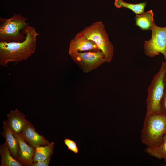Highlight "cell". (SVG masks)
Masks as SVG:
<instances>
[{
    "label": "cell",
    "mask_w": 166,
    "mask_h": 166,
    "mask_svg": "<svg viewBox=\"0 0 166 166\" xmlns=\"http://www.w3.org/2000/svg\"><path fill=\"white\" fill-rule=\"evenodd\" d=\"M25 39L20 42H0V65L6 66L10 62H18L29 58L35 51L37 37L40 34L29 24L23 30Z\"/></svg>",
    "instance_id": "6da1fadb"
},
{
    "label": "cell",
    "mask_w": 166,
    "mask_h": 166,
    "mask_svg": "<svg viewBox=\"0 0 166 166\" xmlns=\"http://www.w3.org/2000/svg\"><path fill=\"white\" fill-rule=\"evenodd\" d=\"M166 130V115L146 114L141 132V141L146 147H157L162 143Z\"/></svg>",
    "instance_id": "7a4b0ae2"
},
{
    "label": "cell",
    "mask_w": 166,
    "mask_h": 166,
    "mask_svg": "<svg viewBox=\"0 0 166 166\" xmlns=\"http://www.w3.org/2000/svg\"><path fill=\"white\" fill-rule=\"evenodd\" d=\"M75 37H83L93 41L104 53L106 62L112 61L114 48L105 30V26L101 21L95 22L85 27L76 34Z\"/></svg>",
    "instance_id": "3957f363"
},
{
    "label": "cell",
    "mask_w": 166,
    "mask_h": 166,
    "mask_svg": "<svg viewBox=\"0 0 166 166\" xmlns=\"http://www.w3.org/2000/svg\"><path fill=\"white\" fill-rule=\"evenodd\" d=\"M166 72V61L162 62L158 72L154 76L147 89L146 101V114L162 113L160 102L165 83L164 78Z\"/></svg>",
    "instance_id": "277c9868"
},
{
    "label": "cell",
    "mask_w": 166,
    "mask_h": 166,
    "mask_svg": "<svg viewBox=\"0 0 166 166\" xmlns=\"http://www.w3.org/2000/svg\"><path fill=\"white\" fill-rule=\"evenodd\" d=\"M27 18L20 14H14L9 18H0V42H20L26 35L23 30L28 25Z\"/></svg>",
    "instance_id": "5b68a950"
},
{
    "label": "cell",
    "mask_w": 166,
    "mask_h": 166,
    "mask_svg": "<svg viewBox=\"0 0 166 166\" xmlns=\"http://www.w3.org/2000/svg\"><path fill=\"white\" fill-rule=\"evenodd\" d=\"M150 30L152 32L151 39L144 42L145 54L153 57L161 53L166 61V27L158 26L154 22Z\"/></svg>",
    "instance_id": "8992f818"
},
{
    "label": "cell",
    "mask_w": 166,
    "mask_h": 166,
    "mask_svg": "<svg viewBox=\"0 0 166 166\" xmlns=\"http://www.w3.org/2000/svg\"><path fill=\"white\" fill-rule=\"evenodd\" d=\"M69 55L85 73L94 70L106 62L105 55L101 50L77 52Z\"/></svg>",
    "instance_id": "52a82bcc"
},
{
    "label": "cell",
    "mask_w": 166,
    "mask_h": 166,
    "mask_svg": "<svg viewBox=\"0 0 166 166\" xmlns=\"http://www.w3.org/2000/svg\"><path fill=\"white\" fill-rule=\"evenodd\" d=\"M13 134L18 142L17 160L23 166H33L35 148L27 144L19 133Z\"/></svg>",
    "instance_id": "ba28073f"
},
{
    "label": "cell",
    "mask_w": 166,
    "mask_h": 166,
    "mask_svg": "<svg viewBox=\"0 0 166 166\" xmlns=\"http://www.w3.org/2000/svg\"><path fill=\"white\" fill-rule=\"evenodd\" d=\"M19 134L26 142L35 148L40 146L46 145L50 143L36 131L34 125L30 122Z\"/></svg>",
    "instance_id": "9c48e42d"
},
{
    "label": "cell",
    "mask_w": 166,
    "mask_h": 166,
    "mask_svg": "<svg viewBox=\"0 0 166 166\" xmlns=\"http://www.w3.org/2000/svg\"><path fill=\"white\" fill-rule=\"evenodd\" d=\"M101 50L92 41L83 37H74L70 41L68 50L70 55L77 52Z\"/></svg>",
    "instance_id": "30bf717a"
},
{
    "label": "cell",
    "mask_w": 166,
    "mask_h": 166,
    "mask_svg": "<svg viewBox=\"0 0 166 166\" xmlns=\"http://www.w3.org/2000/svg\"><path fill=\"white\" fill-rule=\"evenodd\" d=\"M7 116L8 125L13 133H20L30 122L25 118V115L17 109L10 110Z\"/></svg>",
    "instance_id": "8fae6325"
},
{
    "label": "cell",
    "mask_w": 166,
    "mask_h": 166,
    "mask_svg": "<svg viewBox=\"0 0 166 166\" xmlns=\"http://www.w3.org/2000/svg\"><path fill=\"white\" fill-rule=\"evenodd\" d=\"M2 123L3 131L1 132V134L5 138V143L9 148L11 155L17 160L18 146V141L10 129L7 121L4 120Z\"/></svg>",
    "instance_id": "7c38bea8"
},
{
    "label": "cell",
    "mask_w": 166,
    "mask_h": 166,
    "mask_svg": "<svg viewBox=\"0 0 166 166\" xmlns=\"http://www.w3.org/2000/svg\"><path fill=\"white\" fill-rule=\"evenodd\" d=\"M154 13L152 10L144 12L135 17V25L143 30H150L154 23Z\"/></svg>",
    "instance_id": "4fadbf2b"
},
{
    "label": "cell",
    "mask_w": 166,
    "mask_h": 166,
    "mask_svg": "<svg viewBox=\"0 0 166 166\" xmlns=\"http://www.w3.org/2000/svg\"><path fill=\"white\" fill-rule=\"evenodd\" d=\"M55 143L51 142L48 145L40 146L35 148L33 158V162L45 160L53 154Z\"/></svg>",
    "instance_id": "5bb4252c"
},
{
    "label": "cell",
    "mask_w": 166,
    "mask_h": 166,
    "mask_svg": "<svg viewBox=\"0 0 166 166\" xmlns=\"http://www.w3.org/2000/svg\"><path fill=\"white\" fill-rule=\"evenodd\" d=\"M0 166H22L23 165L11 155L5 143L0 146Z\"/></svg>",
    "instance_id": "9a60e30c"
},
{
    "label": "cell",
    "mask_w": 166,
    "mask_h": 166,
    "mask_svg": "<svg viewBox=\"0 0 166 166\" xmlns=\"http://www.w3.org/2000/svg\"><path fill=\"white\" fill-rule=\"evenodd\" d=\"M145 151L151 156L159 159H164L166 162V133L162 143L159 146L152 148L146 147Z\"/></svg>",
    "instance_id": "2e32d148"
},
{
    "label": "cell",
    "mask_w": 166,
    "mask_h": 166,
    "mask_svg": "<svg viewBox=\"0 0 166 166\" xmlns=\"http://www.w3.org/2000/svg\"><path fill=\"white\" fill-rule=\"evenodd\" d=\"M114 4L117 8H128L131 10L136 14H140L144 12L146 2L134 4L126 2L123 0H115Z\"/></svg>",
    "instance_id": "e0dca14e"
},
{
    "label": "cell",
    "mask_w": 166,
    "mask_h": 166,
    "mask_svg": "<svg viewBox=\"0 0 166 166\" xmlns=\"http://www.w3.org/2000/svg\"><path fill=\"white\" fill-rule=\"evenodd\" d=\"M64 142L69 150L75 154L78 153L79 148L75 141L69 138H66L64 140Z\"/></svg>",
    "instance_id": "ac0fdd59"
},
{
    "label": "cell",
    "mask_w": 166,
    "mask_h": 166,
    "mask_svg": "<svg viewBox=\"0 0 166 166\" xmlns=\"http://www.w3.org/2000/svg\"><path fill=\"white\" fill-rule=\"evenodd\" d=\"M160 107L162 113L166 115V84H165L164 93L160 102Z\"/></svg>",
    "instance_id": "d6986e66"
},
{
    "label": "cell",
    "mask_w": 166,
    "mask_h": 166,
    "mask_svg": "<svg viewBox=\"0 0 166 166\" xmlns=\"http://www.w3.org/2000/svg\"><path fill=\"white\" fill-rule=\"evenodd\" d=\"M51 157L40 161L33 162V166H48L50 161Z\"/></svg>",
    "instance_id": "ffe728a7"
},
{
    "label": "cell",
    "mask_w": 166,
    "mask_h": 166,
    "mask_svg": "<svg viewBox=\"0 0 166 166\" xmlns=\"http://www.w3.org/2000/svg\"><path fill=\"white\" fill-rule=\"evenodd\" d=\"M164 82L165 84H166V72L165 74L164 78Z\"/></svg>",
    "instance_id": "44dd1931"
},
{
    "label": "cell",
    "mask_w": 166,
    "mask_h": 166,
    "mask_svg": "<svg viewBox=\"0 0 166 166\" xmlns=\"http://www.w3.org/2000/svg\"><path fill=\"white\" fill-rule=\"evenodd\" d=\"M166 133V131H165V134Z\"/></svg>",
    "instance_id": "7402d4cb"
}]
</instances>
